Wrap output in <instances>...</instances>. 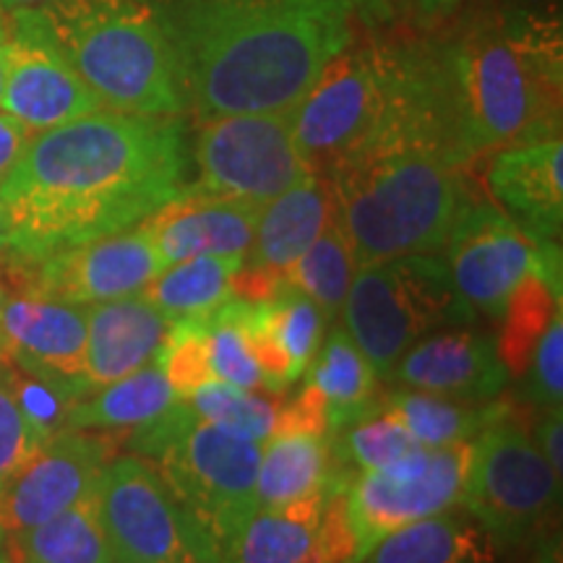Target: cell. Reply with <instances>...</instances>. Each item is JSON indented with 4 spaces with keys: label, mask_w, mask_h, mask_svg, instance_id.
Instances as JSON below:
<instances>
[{
    "label": "cell",
    "mask_w": 563,
    "mask_h": 563,
    "mask_svg": "<svg viewBox=\"0 0 563 563\" xmlns=\"http://www.w3.org/2000/svg\"><path fill=\"white\" fill-rule=\"evenodd\" d=\"M488 191L493 203L527 235L559 243L563 224L561 136L493 152Z\"/></svg>",
    "instance_id": "cell-19"
},
{
    "label": "cell",
    "mask_w": 563,
    "mask_h": 563,
    "mask_svg": "<svg viewBox=\"0 0 563 563\" xmlns=\"http://www.w3.org/2000/svg\"><path fill=\"white\" fill-rule=\"evenodd\" d=\"M561 306L559 287H553L534 272L514 287L501 321H498L501 332L496 336L498 355H501L509 376H519L527 368L534 344L543 336L553 316L561 313Z\"/></svg>",
    "instance_id": "cell-32"
},
{
    "label": "cell",
    "mask_w": 563,
    "mask_h": 563,
    "mask_svg": "<svg viewBox=\"0 0 563 563\" xmlns=\"http://www.w3.org/2000/svg\"><path fill=\"white\" fill-rule=\"evenodd\" d=\"M306 373V382H311L327 399L329 435L361 418L382 397L378 389L382 378L342 323H334L327 340H321V347Z\"/></svg>",
    "instance_id": "cell-25"
},
{
    "label": "cell",
    "mask_w": 563,
    "mask_h": 563,
    "mask_svg": "<svg viewBox=\"0 0 563 563\" xmlns=\"http://www.w3.org/2000/svg\"><path fill=\"white\" fill-rule=\"evenodd\" d=\"M543 243L514 224L496 203L467 191L443 245V264L464 306L498 327L509 295L534 269Z\"/></svg>",
    "instance_id": "cell-12"
},
{
    "label": "cell",
    "mask_w": 563,
    "mask_h": 563,
    "mask_svg": "<svg viewBox=\"0 0 563 563\" xmlns=\"http://www.w3.org/2000/svg\"><path fill=\"white\" fill-rule=\"evenodd\" d=\"M402 42L371 34L321 70L313 87L292 108V133L316 175L361 141L389 100Z\"/></svg>",
    "instance_id": "cell-8"
},
{
    "label": "cell",
    "mask_w": 563,
    "mask_h": 563,
    "mask_svg": "<svg viewBox=\"0 0 563 563\" xmlns=\"http://www.w3.org/2000/svg\"><path fill=\"white\" fill-rule=\"evenodd\" d=\"M509 405V399L467 402L418 389H394L382 394V407L389 410L420 446L441 449L452 443L475 441Z\"/></svg>",
    "instance_id": "cell-26"
},
{
    "label": "cell",
    "mask_w": 563,
    "mask_h": 563,
    "mask_svg": "<svg viewBox=\"0 0 563 563\" xmlns=\"http://www.w3.org/2000/svg\"><path fill=\"white\" fill-rule=\"evenodd\" d=\"M30 139L32 133L16 118H11L9 112H0V180L16 165V159L21 157V152H24Z\"/></svg>",
    "instance_id": "cell-43"
},
{
    "label": "cell",
    "mask_w": 563,
    "mask_h": 563,
    "mask_svg": "<svg viewBox=\"0 0 563 563\" xmlns=\"http://www.w3.org/2000/svg\"><path fill=\"white\" fill-rule=\"evenodd\" d=\"M5 24H9V13L0 9V26H5Z\"/></svg>",
    "instance_id": "cell-49"
},
{
    "label": "cell",
    "mask_w": 563,
    "mask_h": 563,
    "mask_svg": "<svg viewBox=\"0 0 563 563\" xmlns=\"http://www.w3.org/2000/svg\"><path fill=\"white\" fill-rule=\"evenodd\" d=\"M13 563H112L115 553L97 517L95 490L58 517L9 534Z\"/></svg>",
    "instance_id": "cell-28"
},
{
    "label": "cell",
    "mask_w": 563,
    "mask_h": 563,
    "mask_svg": "<svg viewBox=\"0 0 563 563\" xmlns=\"http://www.w3.org/2000/svg\"><path fill=\"white\" fill-rule=\"evenodd\" d=\"M470 462L473 441H464L420 449L384 470L352 475L344 493L361 559L386 534L462 506Z\"/></svg>",
    "instance_id": "cell-11"
},
{
    "label": "cell",
    "mask_w": 563,
    "mask_h": 563,
    "mask_svg": "<svg viewBox=\"0 0 563 563\" xmlns=\"http://www.w3.org/2000/svg\"><path fill=\"white\" fill-rule=\"evenodd\" d=\"M272 435H327L329 439V410L327 399L311 382L287 402L277 405Z\"/></svg>",
    "instance_id": "cell-41"
},
{
    "label": "cell",
    "mask_w": 563,
    "mask_h": 563,
    "mask_svg": "<svg viewBox=\"0 0 563 563\" xmlns=\"http://www.w3.org/2000/svg\"><path fill=\"white\" fill-rule=\"evenodd\" d=\"M243 262V256L186 258L165 266L141 295L170 321L207 319L232 300V277Z\"/></svg>",
    "instance_id": "cell-29"
},
{
    "label": "cell",
    "mask_w": 563,
    "mask_h": 563,
    "mask_svg": "<svg viewBox=\"0 0 563 563\" xmlns=\"http://www.w3.org/2000/svg\"><path fill=\"white\" fill-rule=\"evenodd\" d=\"M329 443H332L336 467L347 477L384 470L426 449L412 439L402 422L394 418L389 410H384L382 397L361 418H355L329 435Z\"/></svg>",
    "instance_id": "cell-31"
},
{
    "label": "cell",
    "mask_w": 563,
    "mask_h": 563,
    "mask_svg": "<svg viewBox=\"0 0 563 563\" xmlns=\"http://www.w3.org/2000/svg\"><path fill=\"white\" fill-rule=\"evenodd\" d=\"M384 382L397 389L490 402L506 391L511 376L498 355L496 336L475 323H464L439 329L415 342Z\"/></svg>",
    "instance_id": "cell-17"
},
{
    "label": "cell",
    "mask_w": 563,
    "mask_h": 563,
    "mask_svg": "<svg viewBox=\"0 0 563 563\" xmlns=\"http://www.w3.org/2000/svg\"><path fill=\"white\" fill-rule=\"evenodd\" d=\"M37 11L102 110L157 118L186 112L170 47L141 0H55Z\"/></svg>",
    "instance_id": "cell-4"
},
{
    "label": "cell",
    "mask_w": 563,
    "mask_h": 563,
    "mask_svg": "<svg viewBox=\"0 0 563 563\" xmlns=\"http://www.w3.org/2000/svg\"><path fill=\"white\" fill-rule=\"evenodd\" d=\"M3 292H5V287H3V282H0V306H3Z\"/></svg>",
    "instance_id": "cell-50"
},
{
    "label": "cell",
    "mask_w": 563,
    "mask_h": 563,
    "mask_svg": "<svg viewBox=\"0 0 563 563\" xmlns=\"http://www.w3.org/2000/svg\"><path fill=\"white\" fill-rule=\"evenodd\" d=\"M170 327L173 321L141 292L87 306L84 378L89 391L121 382L157 361Z\"/></svg>",
    "instance_id": "cell-20"
},
{
    "label": "cell",
    "mask_w": 563,
    "mask_h": 563,
    "mask_svg": "<svg viewBox=\"0 0 563 563\" xmlns=\"http://www.w3.org/2000/svg\"><path fill=\"white\" fill-rule=\"evenodd\" d=\"M530 435L551 470L561 477L563 473V415L561 410H530Z\"/></svg>",
    "instance_id": "cell-42"
},
{
    "label": "cell",
    "mask_w": 563,
    "mask_h": 563,
    "mask_svg": "<svg viewBox=\"0 0 563 563\" xmlns=\"http://www.w3.org/2000/svg\"><path fill=\"white\" fill-rule=\"evenodd\" d=\"M517 378V405L532 412L563 410V311L548 323L534 344L530 363Z\"/></svg>",
    "instance_id": "cell-38"
},
{
    "label": "cell",
    "mask_w": 563,
    "mask_h": 563,
    "mask_svg": "<svg viewBox=\"0 0 563 563\" xmlns=\"http://www.w3.org/2000/svg\"><path fill=\"white\" fill-rule=\"evenodd\" d=\"M311 563H361V551H357V538L350 522L347 493H344V488L327 493L319 530H316Z\"/></svg>",
    "instance_id": "cell-40"
},
{
    "label": "cell",
    "mask_w": 563,
    "mask_h": 563,
    "mask_svg": "<svg viewBox=\"0 0 563 563\" xmlns=\"http://www.w3.org/2000/svg\"><path fill=\"white\" fill-rule=\"evenodd\" d=\"M561 477L530 435V410L517 402L473 441L462 506L506 555L532 548L559 519Z\"/></svg>",
    "instance_id": "cell-6"
},
{
    "label": "cell",
    "mask_w": 563,
    "mask_h": 563,
    "mask_svg": "<svg viewBox=\"0 0 563 563\" xmlns=\"http://www.w3.org/2000/svg\"><path fill=\"white\" fill-rule=\"evenodd\" d=\"M3 365L13 399H16L19 410L24 415L34 439L40 441V446L51 441L53 435L68 431L70 410L79 399H84V391L66 382H58V378L21 371L9 361H3Z\"/></svg>",
    "instance_id": "cell-34"
},
{
    "label": "cell",
    "mask_w": 563,
    "mask_h": 563,
    "mask_svg": "<svg viewBox=\"0 0 563 563\" xmlns=\"http://www.w3.org/2000/svg\"><path fill=\"white\" fill-rule=\"evenodd\" d=\"M194 188L264 207L316 175L292 133V110L238 112L196 123Z\"/></svg>",
    "instance_id": "cell-10"
},
{
    "label": "cell",
    "mask_w": 563,
    "mask_h": 563,
    "mask_svg": "<svg viewBox=\"0 0 563 563\" xmlns=\"http://www.w3.org/2000/svg\"><path fill=\"white\" fill-rule=\"evenodd\" d=\"M5 269V238H3V214H0V274Z\"/></svg>",
    "instance_id": "cell-47"
},
{
    "label": "cell",
    "mask_w": 563,
    "mask_h": 563,
    "mask_svg": "<svg viewBox=\"0 0 563 563\" xmlns=\"http://www.w3.org/2000/svg\"><path fill=\"white\" fill-rule=\"evenodd\" d=\"M0 110L40 133L102 110L55 45L37 9L11 11L5 26V79Z\"/></svg>",
    "instance_id": "cell-14"
},
{
    "label": "cell",
    "mask_w": 563,
    "mask_h": 563,
    "mask_svg": "<svg viewBox=\"0 0 563 563\" xmlns=\"http://www.w3.org/2000/svg\"><path fill=\"white\" fill-rule=\"evenodd\" d=\"M157 361L165 371L167 384L178 394V399H188L201 386L217 382L211 368V344L209 329L203 319L173 321L170 334Z\"/></svg>",
    "instance_id": "cell-37"
},
{
    "label": "cell",
    "mask_w": 563,
    "mask_h": 563,
    "mask_svg": "<svg viewBox=\"0 0 563 563\" xmlns=\"http://www.w3.org/2000/svg\"><path fill=\"white\" fill-rule=\"evenodd\" d=\"M256 473V509H277L302 498L347 488L327 435H272Z\"/></svg>",
    "instance_id": "cell-23"
},
{
    "label": "cell",
    "mask_w": 563,
    "mask_h": 563,
    "mask_svg": "<svg viewBox=\"0 0 563 563\" xmlns=\"http://www.w3.org/2000/svg\"><path fill=\"white\" fill-rule=\"evenodd\" d=\"M262 207L186 186L139 222L157 251L162 266L196 256H243L249 253Z\"/></svg>",
    "instance_id": "cell-18"
},
{
    "label": "cell",
    "mask_w": 563,
    "mask_h": 563,
    "mask_svg": "<svg viewBox=\"0 0 563 563\" xmlns=\"http://www.w3.org/2000/svg\"><path fill=\"white\" fill-rule=\"evenodd\" d=\"M258 460L262 443L211 426L191 405L150 460L220 563L256 511Z\"/></svg>",
    "instance_id": "cell-7"
},
{
    "label": "cell",
    "mask_w": 563,
    "mask_h": 563,
    "mask_svg": "<svg viewBox=\"0 0 563 563\" xmlns=\"http://www.w3.org/2000/svg\"><path fill=\"white\" fill-rule=\"evenodd\" d=\"M84 355H87V308L19 287H5L3 306H0L3 361L37 376L58 378L89 397Z\"/></svg>",
    "instance_id": "cell-16"
},
{
    "label": "cell",
    "mask_w": 563,
    "mask_h": 563,
    "mask_svg": "<svg viewBox=\"0 0 563 563\" xmlns=\"http://www.w3.org/2000/svg\"><path fill=\"white\" fill-rule=\"evenodd\" d=\"M165 269L144 228L112 232L95 241L74 245L42 258L37 264L16 266L0 274L5 287H19L45 298L95 306L144 290Z\"/></svg>",
    "instance_id": "cell-13"
},
{
    "label": "cell",
    "mask_w": 563,
    "mask_h": 563,
    "mask_svg": "<svg viewBox=\"0 0 563 563\" xmlns=\"http://www.w3.org/2000/svg\"><path fill=\"white\" fill-rule=\"evenodd\" d=\"M0 563H13V561H11V555L3 551V543H0Z\"/></svg>",
    "instance_id": "cell-48"
},
{
    "label": "cell",
    "mask_w": 563,
    "mask_h": 563,
    "mask_svg": "<svg viewBox=\"0 0 563 563\" xmlns=\"http://www.w3.org/2000/svg\"><path fill=\"white\" fill-rule=\"evenodd\" d=\"M55 0H0V9L5 13L11 11H24V9H42V5H51Z\"/></svg>",
    "instance_id": "cell-45"
},
{
    "label": "cell",
    "mask_w": 563,
    "mask_h": 563,
    "mask_svg": "<svg viewBox=\"0 0 563 563\" xmlns=\"http://www.w3.org/2000/svg\"><path fill=\"white\" fill-rule=\"evenodd\" d=\"M506 559L473 514L454 506L386 534L361 563H509Z\"/></svg>",
    "instance_id": "cell-22"
},
{
    "label": "cell",
    "mask_w": 563,
    "mask_h": 563,
    "mask_svg": "<svg viewBox=\"0 0 563 563\" xmlns=\"http://www.w3.org/2000/svg\"><path fill=\"white\" fill-rule=\"evenodd\" d=\"M5 26H0V95H3V79H5Z\"/></svg>",
    "instance_id": "cell-46"
},
{
    "label": "cell",
    "mask_w": 563,
    "mask_h": 563,
    "mask_svg": "<svg viewBox=\"0 0 563 563\" xmlns=\"http://www.w3.org/2000/svg\"><path fill=\"white\" fill-rule=\"evenodd\" d=\"M209 344H211V368L214 376L238 389L262 391L264 373L253 361L249 340L243 329V300H230L214 313L207 316Z\"/></svg>",
    "instance_id": "cell-36"
},
{
    "label": "cell",
    "mask_w": 563,
    "mask_h": 563,
    "mask_svg": "<svg viewBox=\"0 0 563 563\" xmlns=\"http://www.w3.org/2000/svg\"><path fill=\"white\" fill-rule=\"evenodd\" d=\"M178 402V394L167 384L159 361H152L121 382H112L102 389L79 399L70 410V431H104L125 433L133 428L157 420Z\"/></svg>",
    "instance_id": "cell-24"
},
{
    "label": "cell",
    "mask_w": 563,
    "mask_h": 563,
    "mask_svg": "<svg viewBox=\"0 0 563 563\" xmlns=\"http://www.w3.org/2000/svg\"><path fill=\"white\" fill-rule=\"evenodd\" d=\"M112 563H136V561H125V559H115Z\"/></svg>",
    "instance_id": "cell-51"
},
{
    "label": "cell",
    "mask_w": 563,
    "mask_h": 563,
    "mask_svg": "<svg viewBox=\"0 0 563 563\" xmlns=\"http://www.w3.org/2000/svg\"><path fill=\"white\" fill-rule=\"evenodd\" d=\"M334 201L327 178L311 175L258 211L245 264L285 277V272L316 243L332 222Z\"/></svg>",
    "instance_id": "cell-21"
},
{
    "label": "cell",
    "mask_w": 563,
    "mask_h": 563,
    "mask_svg": "<svg viewBox=\"0 0 563 563\" xmlns=\"http://www.w3.org/2000/svg\"><path fill=\"white\" fill-rule=\"evenodd\" d=\"M194 121L285 112L342 51L389 24V0H141Z\"/></svg>",
    "instance_id": "cell-2"
},
{
    "label": "cell",
    "mask_w": 563,
    "mask_h": 563,
    "mask_svg": "<svg viewBox=\"0 0 563 563\" xmlns=\"http://www.w3.org/2000/svg\"><path fill=\"white\" fill-rule=\"evenodd\" d=\"M266 316L277 334V340L290 357L295 376H306L308 365L313 363L316 352L321 347L327 321L313 300L295 290L290 285H282L272 300H264Z\"/></svg>",
    "instance_id": "cell-35"
},
{
    "label": "cell",
    "mask_w": 563,
    "mask_h": 563,
    "mask_svg": "<svg viewBox=\"0 0 563 563\" xmlns=\"http://www.w3.org/2000/svg\"><path fill=\"white\" fill-rule=\"evenodd\" d=\"M115 435L63 431L40 446L16 477L0 488V534L32 530L95 490L102 467L115 456Z\"/></svg>",
    "instance_id": "cell-15"
},
{
    "label": "cell",
    "mask_w": 563,
    "mask_h": 563,
    "mask_svg": "<svg viewBox=\"0 0 563 563\" xmlns=\"http://www.w3.org/2000/svg\"><path fill=\"white\" fill-rule=\"evenodd\" d=\"M470 159L561 136L559 19L493 11L433 47Z\"/></svg>",
    "instance_id": "cell-3"
},
{
    "label": "cell",
    "mask_w": 563,
    "mask_h": 563,
    "mask_svg": "<svg viewBox=\"0 0 563 563\" xmlns=\"http://www.w3.org/2000/svg\"><path fill=\"white\" fill-rule=\"evenodd\" d=\"M410 3L422 19H441L452 13L460 0H410Z\"/></svg>",
    "instance_id": "cell-44"
},
{
    "label": "cell",
    "mask_w": 563,
    "mask_h": 563,
    "mask_svg": "<svg viewBox=\"0 0 563 563\" xmlns=\"http://www.w3.org/2000/svg\"><path fill=\"white\" fill-rule=\"evenodd\" d=\"M355 272L357 264L347 238L332 217V222L323 228L311 249L285 272V285L313 300L323 321L334 323L340 319Z\"/></svg>",
    "instance_id": "cell-30"
},
{
    "label": "cell",
    "mask_w": 563,
    "mask_h": 563,
    "mask_svg": "<svg viewBox=\"0 0 563 563\" xmlns=\"http://www.w3.org/2000/svg\"><path fill=\"white\" fill-rule=\"evenodd\" d=\"M188 162L180 118L97 110L32 133L0 180L5 269L136 228L188 186Z\"/></svg>",
    "instance_id": "cell-1"
},
{
    "label": "cell",
    "mask_w": 563,
    "mask_h": 563,
    "mask_svg": "<svg viewBox=\"0 0 563 563\" xmlns=\"http://www.w3.org/2000/svg\"><path fill=\"white\" fill-rule=\"evenodd\" d=\"M97 517L115 559L136 563H220L191 514L152 462L112 456L95 485Z\"/></svg>",
    "instance_id": "cell-9"
},
{
    "label": "cell",
    "mask_w": 563,
    "mask_h": 563,
    "mask_svg": "<svg viewBox=\"0 0 563 563\" xmlns=\"http://www.w3.org/2000/svg\"><path fill=\"white\" fill-rule=\"evenodd\" d=\"M40 452V441L34 439L24 415H21L11 386L5 382V365L0 357V488L21 473L26 462Z\"/></svg>",
    "instance_id": "cell-39"
},
{
    "label": "cell",
    "mask_w": 563,
    "mask_h": 563,
    "mask_svg": "<svg viewBox=\"0 0 563 563\" xmlns=\"http://www.w3.org/2000/svg\"><path fill=\"white\" fill-rule=\"evenodd\" d=\"M194 412L211 426L241 435V439L264 443L272 439L274 418H277V402L262 397L258 391L238 389L224 382H211L201 386L186 399Z\"/></svg>",
    "instance_id": "cell-33"
},
{
    "label": "cell",
    "mask_w": 563,
    "mask_h": 563,
    "mask_svg": "<svg viewBox=\"0 0 563 563\" xmlns=\"http://www.w3.org/2000/svg\"><path fill=\"white\" fill-rule=\"evenodd\" d=\"M323 501L327 493L277 509H256L222 563H311Z\"/></svg>",
    "instance_id": "cell-27"
},
{
    "label": "cell",
    "mask_w": 563,
    "mask_h": 563,
    "mask_svg": "<svg viewBox=\"0 0 563 563\" xmlns=\"http://www.w3.org/2000/svg\"><path fill=\"white\" fill-rule=\"evenodd\" d=\"M0 543H3V545H5V540H3V534H0Z\"/></svg>",
    "instance_id": "cell-52"
},
{
    "label": "cell",
    "mask_w": 563,
    "mask_h": 563,
    "mask_svg": "<svg viewBox=\"0 0 563 563\" xmlns=\"http://www.w3.org/2000/svg\"><path fill=\"white\" fill-rule=\"evenodd\" d=\"M340 319L378 378L389 376L422 336L477 321L473 308L454 292L441 256H405L361 266Z\"/></svg>",
    "instance_id": "cell-5"
}]
</instances>
